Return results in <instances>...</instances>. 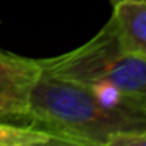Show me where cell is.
<instances>
[{
    "mask_svg": "<svg viewBox=\"0 0 146 146\" xmlns=\"http://www.w3.org/2000/svg\"><path fill=\"white\" fill-rule=\"evenodd\" d=\"M29 126L83 146H102L115 132L146 130V111L41 74L30 93Z\"/></svg>",
    "mask_w": 146,
    "mask_h": 146,
    "instance_id": "1",
    "label": "cell"
},
{
    "mask_svg": "<svg viewBox=\"0 0 146 146\" xmlns=\"http://www.w3.org/2000/svg\"><path fill=\"white\" fill-rule=\"evenodd\" d=\"M38 63L46 77L86 86L116 104L146 111V57L124 52L110 19L83 46Z\"/></svg>",
    "mask_w": 146,
    "mask_h": 146,
    "instance_id": "2",
    "label": "cell"
},
{
    "mask_svg": "<svg viewBox=\"0 0 146 146\" xmlns=\"http://www.w3.org/2000/svg\"><path fill=\"white\" fill-rule=\"evenodd\" d=\"M39 76L38 60L0 49V121L29 126V99Z\"/></svg>",
    "mask_w": 146,
    "mask_h": 146,
    "instance_id": "3",
    "label": "cell"
},
{
    "mask_svg": "<svg viewBox=\"0 0 146 146\" xmlns=\"http://www.w3.org/2000/svg\"><path fill=\"white\" fill-rule=\"evenodd\" d=\"M121 47L130 55L146 57V2L123 0L110 17Z\"/></svg>",
    "mask_w": 146,
    "mask_h": 146,
    "instance_id": "4",
    "label": "cell"
},
{
    "mask_svg": "<svg viewBox=\"0 0 146 146\" xmlns=\"http://www.w3.org/2000/svg\"><path fill=\"white\" fill-rule=\"evenodd\" d=\"M49 137V133L33 129L30 126H19L0 121V146H32Z\"/></svg>",
    "mask_w": 146,
    "mask_h": 146,
    "instance_id": "5",
    "label": "cell"
},
{
    "mask_svg": "<svg viewBox=\"0 0 146 146\" xmlns=\"http://www.w3.org/2000/svg\"><path fill=\"white\" fill-rule=\"evenodd\" d=\"M102 146H146V130H121L108 135Z\"/></svg>",
    "mask_w": 146,
    "mask_h": 146,
    "instance_id": "6",
    "label": "cell"
},
{
    "mask_svg": "<svg viewBox=\"0 0 146 146\" xmlns=\"http://www.w3.org/2000/svg\"><path fill=\"white\" fill-rule=\"evenodd\" d=\"M32 146H83L80 143H74L69 141V140H64V138H58V137H49V138L42 140V141H38Z\"/></svg>",
    "mask_w": 146,
    "mask_h": 146,
    "instance_id": "7",
    "label": "cell"
},
{
    "mask_svg": "<svg viewBox=\"0 0 146 146\" xmlns=\"http://www.w3.org/2000/svg\"><path fill=\"white\" fill-rule=\"evenodd\" d=\"M111 2V5H116V3H119V2H123V0H110Z\"/></svg>",
    "mask_w": 146,
    "mask_h": 146,
    "instance_id": "8",
    "label": "cell"
}]
</instances>
